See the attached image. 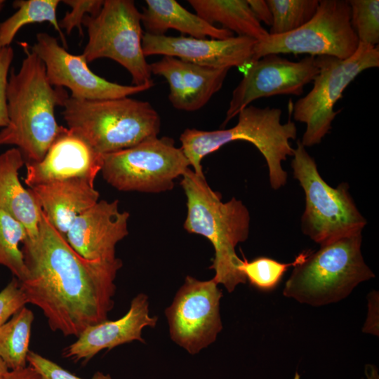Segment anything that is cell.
I'll return each instance as SVG.
<instances>
[{
  "label": "cell",
  "instance_id": "cell-1",
  "mask_svg": "<svg viewBox=\"0 0 379 379\" xmlns=\"http://www.w3.org/2000/svg\"><path fill=\"white\" fill-rule=\"evenodd\" d=\"M39 234L22 244L27 269L20 282L27 303L38 307L53 331L79 335L107 319L116 277L88 267L41 211Z\"/></svg>",
  "mask_w": 379,
  "mask_h": 379
},
{
  "label": "cell",
  "instance_id": "cell-2",
  "mask_svg": "<svg viewBox=\"0 0 379 379\" xmlns=\"http://www.w3.org/2000/svg\"><path fill=\"white\" fill-rule=\"evenodd\" d=\"M25 53L18 72L11 69L7 84L8 124L0 131V147L15 145L27 162L39 161L65 127L55 114L69 97L48 81L42 60L23 44Z\"/></svg>",
  "mask_w": 379,
  "mask_h": 379
},
{
  "label": "cell",
  "instance_id": "cell-3",
  "mask_svg": "<svg viewBox=\"0 0 379 379\" xmlns=\"http://www.w3.org/2000/svg\"><path fill=\"white\" fill-rule=\"evenodd\" d=\"M180 184L187 197V213L183 227L191 234L204 236L212 244L215 256L210 269L213 279L230 293L246 279L239 270L242 260L236 253L239 243L248 237L250 215L241 200L233 197L222 202L220 194L213 191L205 177L189 168Z\"/></svg>",
  "mask_w": 379,
  "mask_h": 379
},
{
  "label": "cell",
  "instance_id": "cell-4",
  "mask_svg": "<svg viewBox=\"0 0 379 379\" xmlns=\"http://www.w3.org/2000/svg\"><path fill=\"white\" fill-rule=\"evenodd\" d=\"M281 116L279 108L250 105L238 114V122L232 128L216 131L185 129L180 137V148L194 172L204 177L201 164L204 157L232 141L249 142L264 157L270 185L278 190L286 183L288 175L281 163L293 155L290 140L297 135L295 124L290 120L282 124Z\"/></svg>",
  "mask_w": 379,
  "mask_h": 379
},
{
  "label": "cell",
  "instance_id": "cell-5",
  "mask_svg": "<svg viewBox=\"0 0 379 379\" xmlns=\"http://www.w3.org/2000/svg\"><path fill=\"white\" fill-rule=\"evenodd\" d=\"M62 107L68 128L102 155L157 137L160 131L159 114L147 101L129 97L84 100L69 96Z\"/></svg>",
  "mask_w": 379,
  "mask_h": 379
},
{
  "label": "cell",
  "instance_id": "cell-6",
  "mask_svg": "<svg viewBox=\"0 0 379 379\" xmlns=\"http://www.w3.org/2000/svg\"><path fill=\"white\" fill-rule=\"evenodd\" d=\"M361 232L321 245L297 263L283 294L312 306L337 302L375 277L361 251Z\"/></svg>",
  "mask_w": 379,
  "mask_h": 379
},
{
  "label": "cell",
  "instance_id": "cell-7",
  "mask_svg": "<svg viewBox=\"0 0 379 379\" xmlns=\"http://www.w3.org/2000/svg\"><path fill=\"white\" fill-rule=\"evenodd\" d=\"M291 168L305 196L301 218L304 234L321 246L361 232L366 220L350 195L348 184L342 182L336 188L328 185L300 140L294 149Z\"/></svg>",
  "mask_w": 379,
  "mask_h": 379
},
{
  "label": "cell",
  "instance_id": "cell-8",
  "mask_svg": "<svg viewBox=\"0 0 379 379\" xmlns=\"http://www.w3.org/2000/svg\"><path fill=\"white\" fill-rule=\"evenodd\" d=\"M315 59L319 72L312 81L313 86L292 109L294 120L306 125L300 140L304 147L321 143L330 131L338 114L334 110L335 105L359 74L379 66V48L359 42L356 51L346 59L328 55Z\"/></svg>",
  "mask_w": 379,
  "mask_h": 379
},
{
  "label": "cell",
  "instance_id": "cell-9",
  "mask_svg": "<svg viewBox=\"0 0 379 379\" xmlns=\"http://www.w3.org/2000/svg\"><path fill=\"white\" fill-rule=\"evenodd\" d=\"M88 36L83 51L87 62L105 58L123 66L133 85L154 84L142 50L141 13L132 0H105L95 16L86 15L83 23Z\"/></svg>",
  "mask_w": 379,
  "mask_h": 379
},
{
  "label": "cell",
  "instance_id": "cell-10",
  "mask_svg": "<svg viewBox=\"0 0 379 379\" xmlns=\"http://www.w3.org/2000/svg\"><path fill=\"white\" fill-rule=\"evenodd\" d=\"M190 166L173 139L154 137L104 154L101 172L106 182L119 191L159 193L172 190L174 180Z\"/></svg>",
  "mask_w": 379,
  "mask_h": 379
},
{
  "label": "cell",
  "instance_id": "cell-11",
  "mask_svg": "<svg viewBox=\"0 0 379 379\" xmlns=\"http://www.w3.org/2000/svg\"><path fill=\"white\" fill-rule=\"evenodd\" d=\"M359 40L350 22V6L346 0H320L312 18L300 28L284 34H268L257 41L253 61L279 53L350 57ZM252 61V62H253Z\"/></svg>",
  "mask_w": 379,
  "mask_h": 379
},
{
  "label": "cell",
  "instance_id": "cell-12",
  "mask_svg": "<svg viewBox=\"0 0 379 379\" xmlns=\"http://www.w3.org/2000/svg\"><path fill=\"white\" fill-rule=\"evenodd\" d=\"M218 285L213 278L201 281L188 275L165 310L171 340L191 354L215 342L222 328Z\"/></svg>",
  "mask_w": 379,
  "mask_h": 379
},
{
  "label": "cell",
  "instance_id": "cell-13",
  "mask_svg": "<svg viewBox=\"0 0 379 379\" xmlns=\"http://www.w3.org/2000/svg\"><path fill=\"white\" fill-rule=\"evenodd\" d=\"M129 213L120 211L119 201H98L79 215L65 237L74 252L92 269L116 277L122 266L116 246L128 234Z\"/></svg>",
  "mask_w": 379,
  "mask_h": 379
},
{
  "label": "cell",
  "instance_id": "cell-14",
  "mask_svg": "<svg viewBox=\"0 0 379 379\" xmlns=\"http://www.w3.org/2000/svg\"><path fill=\"white\" fill-rule=\"evenodd\" d=\"M31 51L44 62L49 83L54 87L69 89L70 97L77 100L128 97L147 91L154 85L125 86L107 81L90 69L83 54L67 52L55 37L45 32L36 34Z\"/></svg>",
  "mask_w": 379,
  "mask_h": 379
},
{
  "label": "cell",
  "instance_id": "cell-15",
  "mask_svg": "<svg viewBox=\"0 0 379 379\" xmlns=\"http://www.w3.org/2000/svg\"><path fill=\"white\" fill-rule=\"evenodd\" d=\"M234 89L223 125L259 98L277 95H300L305 85L319 72L315 57L293 62L277 54L267 55L251 62Z\"/></svg>",
  "mask_w": 379,
  "mask_h": 379
},
{
  "label": "cell",
  "instance_id": "cell-16",
  "mask_svg": "<svg viewBox=\"0 0 379 379\" xmlns=\"http://www.w3.org/2000/svg\"><path fill=\"white\" fill-rule=\"evenodd\" d=\"M256 42L240 36L208 39L144 33L142 44L145 57L162 55L209 68L230 69L253 61Z\"/></svg>",
  "mask_w": 379,
  "mask_h": 379
},
{
  "label": "cell",
  "instance_id": "cell-17",
  "mask_svg": "<svg viewBox=\"0 0 379 379\" xmlns=\"http://www.w3.org/2000/svg\"><path fill=\"white\" fill-rule=\"evenodd\" d=\"M102 161V154L65 127L41 160L26 162L25 182L30 188L50 182L74 178L94 181L101 171Z\"/></svg>",
  "mask_w": 379,
  "mask_h": 379
},
{
  "label": "cell",
  "instance_id": "cell-18",
  "mask_svg": "<svg viewBox=\"0 0 379 379\" xmlns=\"http://www.w3.org/2000/svg\"><path fill=\"white\" fill-rule=\"evenodd\" d=\"M157 321V317L149 314L147 295L139 293L132 299L125 315L88 326L63 350L62 355L74 362L86 363L103 350H110L134 340L144 343L142 329L155 327Z\"/></svg>",
  "mask_w": 379,
  "mask_h": 379
},
{
  "label": "cell",
  "instance_id": "cell-19",
  "mask_svg": "<svg viewBox=\"0 0 379 379\" xmlns=\"http://www.w3.org/2000/svg\"><path fill=\"white\" fill-rule=\"evenodd\" d=\"M152 74L165 78L169 86L168 99L178 110L200 109L222 88L230 69H213L163 56L149 64Z\"/></svg>",
  "mask_w": 379,
  "mask_h": 379
},
{
  "label": "cell",
  "instance_id": "cell-20",
  "mask_svg": "<svg viewBox=\"0 0 379 379\" xmlns=\"http://www.w3.org/2000/svg\"><path fill=\"white\" fill-rule=\"evenodd\" d=\"M29 190L41 211L63 236L76 218L94 206L100 197L94 181L84 178L50 182Z\"/></svg>",
  "mask_w": 379,
  "mask_h": 379
},
{
  "label": "cell",
  "instance_id": "cell-21",
  "mask_svg": "<svg viewBox=\"0 0 379 379\" xmlns=\"http://www.w3.org/2000/svg\"><path fill=\"white\" fill-rule=\"evenodd\" d=\"M25 158L19 149L11 148L0 154V209L4 211L26 229L29 239L39 234L41 210L29 189L19 179V171Z\"/></svg>",
  "mask_w": 379,
  "mask_h": 379
},
{
  "label": "cell",
  "instance_id": "cell-22",
  "mask_svg": "<svg viewBox=\"0 0 379 379\" xmlns=\"http://www.w3.org/2000/svg\"><path fill=\"white\" fill-rule=\"evenodd\" d=\"M146 7L141 13L145 33L164 35L169 29L188 34L190 37L225 39L234 33L212 25L196 13H192L175 0H146Z\"/></svg>",
  "mask_w": 379,
  "mask_h": 379
},
{
  "label": "cell",
  "instance_id": "cell-23",
  "mask_svg": "<svg viewBox=\"0 0 379 379\" xmlns=\"http://www.w3.org/2000/svg\"><path fill=\"white\" fill-rule=\"evenodd\" d=\"M199 17L208 23L220 24L237 36L256 41L269 34L252 12L247 0H189Z\"/></svg>",
  "mask_w": 379,
  "mask_h": 379
},
{
  "label": "cell",
  "instance_id": "cell-24",
  "mask_svg": "<svg viewBox=\"0 0 379 379\" xmlns=\"http://www.w3.org/2000/svg\"><path fill=\"white\" fill-rule=\"evenodd\" d=\"M34 317L26 306L0 326V358L9 370L27 366V357Z\"/></svg>",
  "mask_w": 379,
  "mask_h": 379
},
{
  "label": "cell",
  "instance_id": "cell-25",
  "mask_svg": "<svg viewBox=\"0 0 379 379\" xmlns=\"http://www.w3.org/2000/svg\"><path fill=\"white\" fill-rule=\"evenodd\" d=\"M58 0H16L17 9L11 16L0 23V48L9 46L16 34L25 25L34 22H49L59 34L65 47L67 42L56 16Z\"/></svg>",
  "mask_w": 379,
  "mask_h": 379
},
{
  "label": "cell",
  "instance_id": "cell-26",
  "mask_svg": "<svg viewBox=\"0 0 379 379\" xmlns=\"http://www.w3.org/2000/svg\"><path fill=\"white\" fill-rule=\"evenodd\" d=\"M28 238L25 227L0 209V265L8 268L21 281L27 269L20 244Z\"/></svg>",
  "mask_w": 379,
  "mask_h": 379
},
{
  "label": "cell",
  "instance_id": "cell-27",
  "mask_svg": "<svg viewBox=\"0 0 379 379\" xmlns=\"http://www.w3.org/2000/svg\"><path fill=\"white\" fill-rule=\"evenodd\" d=\"M272 15L270 35L291 32L309 22L316 13L319 0H267Z\"/></svg>",
  "mask_w": 379,
  "mask_h": 379
},
{
  "label": "cell",
  "instance_id": "cell-28",
  "mask_svg": "<svg viewBox=\"0 0 379 379\" xmlns=\"http://www.w3.org/2000/svg\"><path fill=\"white\" fill-rule=\"evenodd\" d=\"M308 252L302 251L289 263L280 262L267 257H258L251 261L244 258L239 270L251 286L260 291H271L279 284L286 271L304 259Z\"/></svg>",
  "mask_w": 379,
  "mask_h": 379
},
{
  "label": "cell",
  "instance_id": "cell-29",
  "mask_svg": "<svg viewBox=\"0 0 379 379\" xmlns=\"http://www.w3.org/2000/svg\"><path fill=\"white\" fill-rule=\"evenodd\" d=\"M350 22L359 42L378 46L379 44V1L349 0Z\"/></svg>",
  "mask_w": 379,
  "mask_h": 379
},
{
  "label": "cell",
  "instance_id": "cell-30",
  "mask_svg": "<svg viewBox=\"0 0 379 379\" xmlns=\"http://www.w3.org/2000/svg\"><path fill=\"white\" fill-rule=\"evenodd\" d=\"M105 1V0H104ZM103 0H64L62 2L72 8L60 21V28L69 34L74 28L79 29L80 35L84 36L82 23L86 15H96L104 4Z\"/></svg>",
  "mask_w": 379,
  "mask_h": 379
},
{
  "label": "cell",
  "instance_id": "cell-31",
  "mask_svg": "<svg viewBox=\"0 0 379 379\" xmlns=\"http://www.w3.org/2000/svg\"><path fill=\"white\" fill-rule=\"evenodd\" d=\"M27 361L28 364L36 370L45 379H84L34 351H29ZM91 379L113 378L109 374L97 371Z\"/></svg>",
  "mask_w": 379,
  "mask_h": 379
},
{
  "label": "cell",
  "instance_id": "cell-32",
  "mask_svg": "<svg viewBox=\"0 0 379 379\" xmlns=\"http://www.w3.org/2000/svg\"><path fill=\"white\" fill-rule=\"evenodd\" d=\"M27 304L18 279L13 277L0 291V326Z\"/></svg>",
  "mask_w": 379,
  "mask_h": 379
},
{
  "label": "cell",
  "instance_id": "cell-33",
  "mask_svg": "<svg viewBox=\"0 0 379 379\" xmlns=\"http://www.w3.org/2000/svg\"><path fill=\"white\" fill-rule=\"evenodd\" d=\"M13 57L14 52L10 46L0 48V127L2 128L8 124L6 88Z\"/></svg>",
  "mask_w": 379,
  "mask_h": 379
},
{
  "label": "cell",
  "instance_id": "cell-34",
  "mask_svg": "<svg viewBox=\"0 0 379 379\" xmlns=\"http://www.w3.org/2000/svg\"><path fill=\"white\" fill-rule=\"evenodd\" d=\"M247 2L257 20L265 25L271 26L272 23V15L270 8L264 0H247Z\"/></svg>",
  "mask_w": 379,
  "mask_h": 379
},
{
  "label": "cell",
  "instance_id": "cell-35",
  "mask_svg": "<svg viewBox=\"0 0 379 379\" xmlns=\"http://www.w3.org/2000/svg\"><path fill=\"white\" fill-rule=\"evenodd\" d=\"M5 379H45L30 365L15 370H9Z\"/></svg>",
  "mask_w": 379,
  "mask_h": 379
},
{
  "label": "cell",
  "instance_id": "cell-36",
  "mask_svg": "<svg viewBox=\"0 0 379 379\" xmlns=\"http://www.w3.org/2000/svg\"><path fill=\"white\" fill-rule=\"evenodd\" d=\"M365 379H379L378 372L376 367L371 364H367L365 367Z\"/></svg>",
  "mask_w": 379,
  "mask_h": 379
},
{
  "label": "cell",
  "instance_id": "cell-37",
  "mask_svg": "<svg viewBox=\"0 0 379 379\" xmlns=\"http://www.w3.org/2000/svg\"><path fill=\"white\" fill-rule=\"evenodd\" d=\"M8 371V368L0 358V379H5Z\"/></svg>",
  "mask_w": 379,
  "mask_h": 379
},
{
  "label": "cell",
  "instance_id": "cell-38",
  "mask_svg": "<svg viewBox=\"0 0 379 379\" xmlns=\"http://www.w3.org/2000/svg\"><path fill=\"white\" fill-rule=\"evenodd\" d=\"M5 2L4 0H0V11L3 9Z\"/></svg>",
  "mask_w": 379,
  "mask_h": 379
},
{
  "label": "cell",
  "instance_id": "cell-39",
  "mask_svg": "<svg viewBox=\"0 0 379 379\" xmlns=\"http://www.w3.org/2000/svg\"><path fill=\"white\" fill-rule=\"evenodd\" d=\"M293 379H300V375L298 372H295Z\"/></svg>",
  "mask_w": 379,
  "mask_h": 379
}]
</instances>
